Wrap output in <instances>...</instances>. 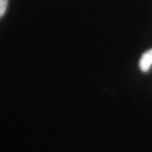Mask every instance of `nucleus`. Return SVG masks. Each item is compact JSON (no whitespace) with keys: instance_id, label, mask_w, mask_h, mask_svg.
I'll list each match as a JSON object with an SVG mask.
<instances>
[{"instance_id":"2","label":"nucleus","mask_w":152,"mask_h":152,"mask_svg":"<svg viewBox=\"0 0 152 152\" xmlns=\"http://www.w3.org/2000/svg\"><path fill=\"white\" fill-rule=\"evenodd\" d=\"M8 0H0V18L4 15V13L7 9Z\"/></svg>"},{"instance_id":"1","label":"nucleus","mask_w":152,"mask_h":152,"mask_svg":"<svg viewBox=\"0 0 152 152\" xmlns=\"http://www.w3.org/2000/svg\"><path fill=\"white\" fill-rule=\"evenodd\" d=\"M152 65V50H147L141 56V59L140 60V69L145 72L150 68Z\"/></svg>"}]
</instances>
